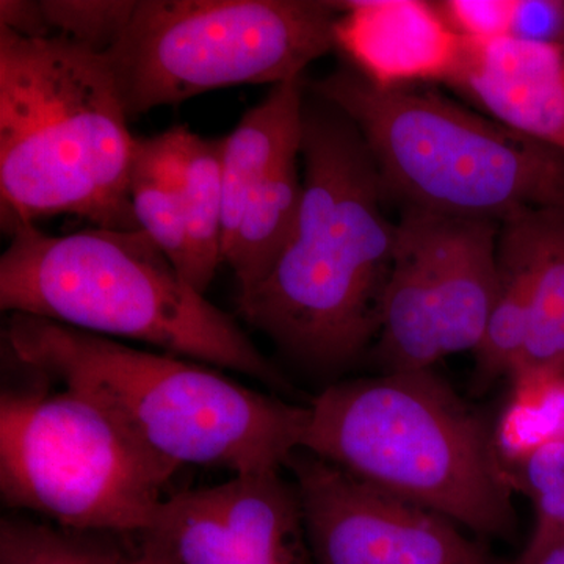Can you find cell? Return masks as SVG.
Wrapping results in <instances>:
<instances>
[{
  "mask_svg": "<svg viewBox=\"0 0 564 564\" xmlns=\"http://www.w3.org/2000/svg\"><path fill=\"white\" fill-rule=\"evenodd\" d=\"M317 98V96H315ZM303 203L291 242L237 313L296 361H355L380 332L397 225L358 128L333 104L304 102Z\"/></svg>",
  "mask_w": 564,
  "mask_h": 564,
  "instance_id": "obj_1",
  "label": "cell"
},
{
  "mask_svg": "<svg viewBox=\"0 0 564 564\" xmlns=\"http://www.w3.org/2000/svg\"><path fill=\"white\" fill-rule=\"evenodd\" d=\"M2 359L87 397L177 470H282L310 421V406L247 388L217 367L32 315L9 314Z\"/></svg>",
  "mask_w": 564,
  "mask_h": 564,
  "instance_id": "obj_2",
  "label": "cell"
},
{
  "mask_svg": "<svg viewBox=\"0 0 564 564\" xmlns=\"http://www.w3.org/2000/svg\"><path fill=\"white\" fill-rule=\"evenodd\" d=\"M128 122L106 55L62 35L25 39L0 28L3 231L55 215L140 229Z\"/></svg>",
  "mask_w": 564,
  "mask_h": 564,
  "instance_id": "obj_3",
  "label": "cell"
},
{
  "mask_svg": "<svg viewBox=\"0 0 564 564\" xmlns=\"http://www.w3.org/2000/svg\"><path fill=\"white\" fill-rule=\"evenodd\" d=\"M0 258V307L79 332L151 345L289 391L281 370L236 321L196 291L141 229L51 236L10 229Z\"/></svg>",
  "mask_w": 564,
  "mask_h": 564,
  "instance_id": "obj_4",
  "label": "cell"
},
{
  "mask_svg": "<svg viewBox=\"0 0 564 564\" xmlns=\"http://www.w3.org/2000/svg\"><path fill=\"white\" fill-rule=\"evenodd\" d=\"M302 451L475 533L514 532L492 436L433 369L329 386L310 404Z\"/></svg>",
  "mask_w": 564,
  "mask_h": 564,
  "instance_id": "obj_5",
  "label": "cell"
},
{
  "mask_svg": "<svg viewBox=\"0 0 564 564\" xmlns=\"http://www.w3.org/2000/svg\"><path fill=\"white\" fill-rule=\"evenodd\" d=\"M313 93L347 115L403 209L502 223L564 207V154L425 87L381 88L345 63Z\"/></svg>",
  "mask_w": 564,
  "mask_h": 564,
  "instance_id": "obj_6",
  "label": "cell"
},
{
  "mask_svg": "<svg viewBox=\"0 0 564 564\" xmlns=\"http://www.w3.org/2000/svg\"><path fill=\"white\" fill-rule=\"evenodd\" d=\"M2 362L21 383L0 397L3 505L76 532L147 533L177 469L87 397Z\"/></svg>",
  "mask_w": 564,
  "mask_h": 564,
  "instance_id": "obj_7",
  "label": "cell"
},
{
  "mask_svg": "<svg viewBox=\"0 0 564 564\" xmlns=\"http://www.w3.org/2000/svg\"><path fill=\"white\" fill-rule=\"evenodd\" d=\"M339 2L135 0L107 52L129 121L239 85L302 79L336 47Z\"/></svg>",
  "mask_w": 564,
  "mask_h": 564,
  "instance_id": "obj_8",
  "label": "cell"
},
{
  "mask_svg": "<svg viewBox=\"0 0 564 564\" xmlns=\"http://www.w3.org/2000/svg\"><path fill=\"white\" fill-rule=\"evenodd\" d=\"M285 467L315 564H496L444 516L302 448Z\"/></svg>",
  "mask_w": 564,
  "mask_h": 564,
  "instance_id": "obj_9",
  "label": "cell"
},
{
  "mask_svg": "<svg viewBox=\"0 0 564 564\" xmlns=\"http://www.w3.org/2000/svg\"><path fill=\"white\" fill-rule=\"evenodd\" d=\"M281 473L173 494L140 536L170 564H310L299 492Z\"/></svg>",
  "mask_w": 564,
  "mask_h": 564,
  "instance_id": "obj_10",
  "label": "cell"
},
{
  "mask_svg": "<svg viewBox=\"0 0 564 564\" xmlns=\"http://www.w3.org/2000/svg\"><path fill=\"white\" fill-rule=\"evenodd\" d=\"M336 47L348 65L381 88L451 84L466 40L445 24L433 2H339Z\"/></svg>",
  "mask_w": 564,
  "mask_h": 564,
  "instance_id": "obj_11",
  "label": "cell"
},
{
  "mask_svg": "<svg viewBox=\"0 0 564 564\" xmlns=\"http://www.w3.org/2000/svg\"><path fill=\"white\" fill-rule=\"evenodd\" d=\"M448 87L486 117L564 154V43L466 40Z\"/></svg>",
  "mask_w": 564,
  "mask_h": 564,
  "instance_id": "obj_12",
  "label": "cell"
},
{
  "mask_svg": "<svg viewBox=\"0 0 564 564\" xmlns=\"http://www.w3.org/2000/svg\"><path fill=\"white\" fill-rule=\"evenodd\" d=\"M425 215L444 356L475 351L499 292L500 223Z\"/></svg>",
  "mask_w": 564,
  "mask_h": 564,
  "instance_id": "obj_13",
  "label": "cell"
},
{
  "mask_svg": "<svg viewBox=\"0 0 564 564\" xmlns=\"http://www.w3.org/2000/svg\"><path fill=\"white\" fill-rule=\"evenodd\" d=\"M386 373L432 370L444 358L440 302L423 210L403 209L377 336Z\"/></svg>",
  "mask_w": 564,
  "mask_h": 564,
  "instance_id": "obj_14",
  "label": "cell"
},
{
  "mask_svg": "<svg viewBox=\"0 0 564 564\" xmlns=\"http://www.w3.org/2000/svg\"><path fill=\"white\" fill-rule=\"evenodd\" d=\"M302 79L273 85L225 137L223 151V250L251 192L284 163L302 158Z\"/></svg>",
  "mask_w": 564,
  "mask_h": 564,
  "instance_id": "obj_15",
  "label": "cell"
},
{
  "mask_svg": "<svg viewBox=\"0 0 564 564\" xmlns=\"http://www.w3.org/2000/svg\"><path fill=\"white\" fill-rule=\"evenodd\" d=\"M530 267L532 306L524 351L510 381L564 372V207L522 212Z\"/></svg>",
  "mask_w": 564,
  "mask_h": 564,
  "instance_id": "obj_16",
  "label": "cell"
},
{
  "mask_svg": "<svg viewBox=\"0 0 564 564\" xmlns=\"http://www.w3.org/2000/svg\"><path fill=\"white\" fill-rule=\"evenodd\" d=\"M165 133L176 169L188 237L191 284L206 295L223 263V139H204L185 126Z\"/></svg>",
  "mask_w": 564,
  "mask_h": 564,
  "instance_id": "obj_17",
  "label": "cell"
},
{
  "mask_svg": "<svg viewBox=\"0 0 564 564\" xmlns=\"http://www.w3.org/2000/svg\"><path fill=\"white\" fill-rule=\"evenodd\" d=\"M303 203L299 159L284 163L248 196L239 225L223 250L237 295L254 291L291 242Z\"/></svg>",
  "mask_w": 564,
  "mask_h": 564,
  "instance_id": "obj_18",
  "label": "cell"
},
{
  "mask_svg": "<svg viewBox=\"0 0 564 564\" xmlns=\"http://www.w3.org/2000/svg\"><path fill=\"white\" fill-rule=\"evenodd\" d=\"M519 215L500 225L499 292L475 350V386L480 389L497 378H510L529 336L532 267Z\"/></svg>",
  "mask_w": 564,
  "mask_h": 564,
  "instance_id": "obj_19",
  "label": "cell"
},
{
  "mask_svg": "<svg viewBox=\"0 0 564 564\" xmlns=\"http://www.w3.org/2000/svg\"><path fill=\"white\" fill-rule=\"evenodd\" d=\"M129 188L141 231L151 237L191 284V237L165 133L135 137Z\"/></svg>",
  "mask_w": 564,
  "mask_h": 564,
  "instance_id": "obj_20",
  "label": "cell"
},
{
  "mask_svg": "<svg viewBox=\"0 0 564 564\" xmlns=\"http://www.w3.org/2000/svg\"><path fill=\"white\" fill-rule=\"evenodd\" d=\"M511 384L492 436L505 469L545 444L564 441V372L529 375Z\"/></svg>",
  "mask_w": 564,
  "mask_h": 564,
  "instance_id": "obj_21",
  "label": "cell"
},
{
  "mask_svg": "<svg viewBox=\"0 0 564 564\" xmlns=\"http://www.w3.org/2000/svg\"><path fill=\"white\" fill-rule=\"evenodd\" d=\"M131 540L7 516L0 522V564H120Z\"/></svg>",
  "mask_w": 564,
  "mask_h": 564,
  "instance_id": "obj_22",
  "label": "cell"
},
{
  "mask_svg": "<svg viewBox=\"0 0 564 564\" xmlns=\"http://www.w3.org/2000/svg\"><path fill=\"white\" fill-rule=\"evenodd\" d=\"M511 486L532 499L534 529L516 564H532L564 536V441L545 444L507 469Z\"/></svg>",
  "mask_w": 564,
  "mask_h": 564,
  "instance_id": "obj_23",
  "label": "cell"
},
{
  "mask_svg": "<svg viewBox=\"0 0 564 564\" xmlns=\"http://www.w3.org/2000/svg\"><path fill=\"white\" fill-rule=\"evenodd\" d=\"M51 35H62L106 55L135 9V0H41Z\"/></svg>",
  "mask_w": 564,
  "mask_h": 564,
  "instance_id": "obj_24",
  "label": "cell"
},
{
  "mask_svg": "<svg viewBox=\"0 0 564 564\" xmlns=\"http://www.w3.org/2000/svg\"><path fill=\"white\" fill-rule=\"evenodd\" d=\"M445 24L464 40L510 39L518 0H443L433 2Z\"/></svg>",
  "mask_w": 564,
  "mask_h": 564,
  "instance_id": "obj_25",
  "label": "cell"
},
{
  "mask_svg": "<svg viewBox=\"0 0 564 564\" xmlns=\"http://www.w3.org/2000/svg\"><path fill=\"white\" fill-rule=\"evenodd\" d=\"M510 39L564 43V0H518Z\"/></svg>",
  "mask_w": 564,
  "mask_h": 564,
  "instance_id": "obj_26",
  "label": "cell"
},
{
  "mask_svg": "<svg viewBox=\"0 0 564 564\" xmlns=\"http://www.w3.org/2000/svg\"><path fill=\"white\" fill-rule=\"evenodd\" d=\"M0 28L9 29L25 39L51 36L40 2H29V0H2Z\"/></svg>",
  "mask_w": 564,
  "mask_h": 564,
  "instance_id": "obj_27",
  "label": "cell"
},
{
  "mask_svg": "<svg viewBox=\"0 0 564 564\" xmlns=\"http://www.w3.org/2000/svg\"><path fill=\"white\" fill-rule=\"evenodd\" d=\"M120 564H170L169 560L165 558L150 543V541L144 540L143 536L132 538L131 543H129L128 552H126L124 558Z\"/></svg>",
  "mask_w": 564,
  "mask_h": 564,
  "instance_id": "obj_28",
  "label": "cell"
},
{
  "mask_svg": "<svg viewBox=\"0 0 564 564\" xmlns=\"http://www.w3.org/2000/svg\"><path fill=\"white\" fill-rule=\"evenodd\" d=\"M532 564H564V536L551 547L545 549Z\"/></svg>",
  "mask_w": 564,
  "mask_h": 564,
  "instance_id": "obj_29",
  "label": "cell"
}]
</instances>
